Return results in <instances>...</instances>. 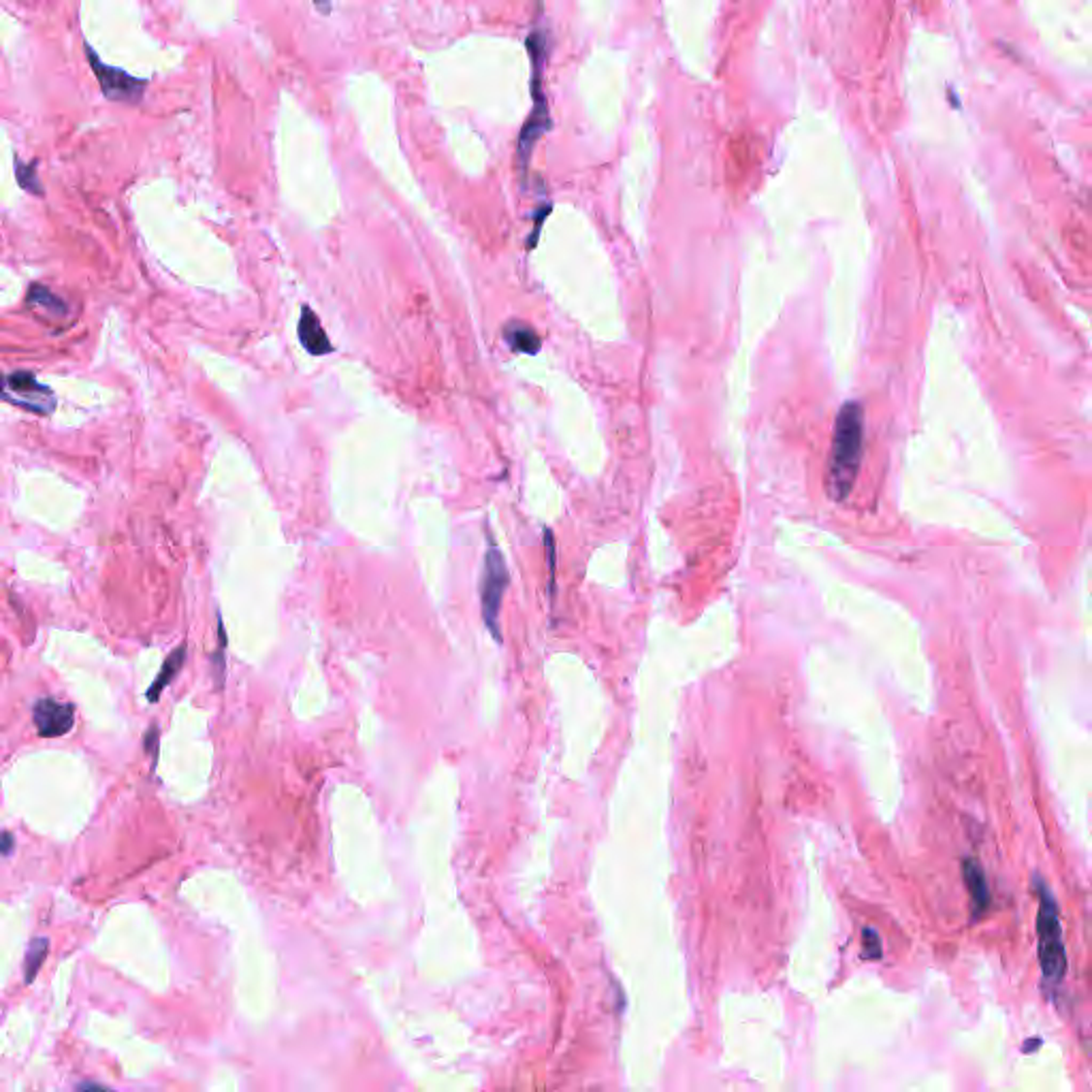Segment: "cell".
Wrapping results in <instances>:
<instances>
[{
  "instance_id": "cell-9",
  "label": "cell",
  "mask_w": 1092,
  "mask_h": 1092,
  "mask_svg": "<svg viewBox=\"0 0 1092 1092\" xmlns=\"http://www.w3.org/2000/svg\"><path fill=\"white\" fill-rule=\"evenodd\" d=\"M503 340L510 346L514 352H523V354H538L540 352V335L535 333L530 324H525L521 320H510L506 327H503Z\"/></svg>"
},
{
  "instance_id": "cell-12",
  "label": "cell",
  "mask_w": 1092,
  "mask_h": 1092,
  "mask_svg": "<svg viewBox=\"0 0 1092 1092\" xmlns=\"http://www.w3.org/2000/svg\"><path fill=\"white\" fill-rule=\"evenodd\" d=\"M964 879H967V886H969V892H971L975 905L984 907L986 902H988V890H986V879H984L982 868L975 863H969L967 866H964Z\"/></svg>"
},
{
  "instance_id": "cell-1",
  "label": "cell",
  "mask_w": 1092,
  "mask_h": 1092,
  "mask_svg": "<svg viewBox=\"0 0 1092 1092\" xmlns=\"http://www.w3.org/2000/svg\"><path fill=\"white\" fill-rule=\"evenodd\" d=\"M864 448V410L858 402H847L838 410L833 442L826 461V493L833 501H843L852 493Z\"/></svg>"
},
{
  "instance_id": "cell-3",
  "label": "cell",
  "mask_w": 1092,
  "mask_h": 1092,
  "mask_svg": "<svg viewBox=\"0 0 1092 1092\" xmlns=\"http://www.w3.org/2000/svg\"><path fill=\"white\" fill-rule=\"evenodd\" d=\"M508 579L510 576L506 568V560H503L496 540L489 535L485 572H482V583H480V602H482V619H485L487 627L496 638H500V606L503 593H506Z\"/></svg>"
},
{
  "instance_id": "cell-13",
  "label": "cell",
  "mask_w": 1092,
  "mask_h": 1092,
  "mask_svg": "<svg viewBox=\"0 0 1092 1092\" xmlns=\"http://www.w3.org/2000/svg\"><path fill=\"white\" fill-rule=\"evenodd\" d=\"M15 173H17V182H19V186L24 188V191L41 195V184H39V177H37V171H35V165L26 167L24 163L17 161L15 163Z\"/></svg>"
},
{
  "instance_id": "cell-5",
  "label": "cell",
  "mask_w": 1092,
  "mask_h": 1092,
  "mask_svg": "<svg viewBox=\"0 0 1092 1092\" xmlns=\"http://www.w3.org/2000/svg\"><path fill=\"white\" fill-rule=\"evenodd\" d=\"M5 402L39 416L54 412L56 397L46 384H41L30 372H14L5 378Z\"/></svg>"
},
{
  "instance_id": "cell-10",
  "label": "cell",
  "mask_w": 1092,
  "mask_h": 1092,
  "mask_svg": "<svg viewBox=\"0 0 1092 1092\" xmlns=\"http://www.w3.org/2000/svg\"><path fill=\"white\" fill-rule=\"evenodd\" d=\"M184 659H186V647L175 649L173 653L165 659V664H163V668H161V672H159V677L154 679L152 687L148 689V700H150V702H159V698H161V694H163V689H165L167 685H169V682L177 677V672L182 670Z\"/></svg>"
},
{
  "instance_id": "cell-11",
  "label": "cell",
  "mask_w": 1092,
  "mask_h": 1092,
  "mask_svg": "<svg viewBox=\"0 0 1092 1092\" xmlns=\"http://www.w3.org/2000/svg\"><path fill=\"white\" fill-rule=\"evenodd\" d=\"M49 950V941L46 937H39L33 943H30V948L26 952V960H24V973H26V984L33 982L37 978V973L41 969V964H44L46 956Z\"/></svg>"
},
{
  "instance_id": "cell-6",
  "label": "cell",
  "mask_w": 1092,
  "mask_h": 1092,
  "mask_svg": "<svg viewBox=\"0 0 1092 1092\" xmlns=\"http://www.w3.org/2000/svg\"><path fill=\"white\" fill-rule=\"evenodd\" d=\"M88 51V58H90V65L94 69V76L101 81V88L105 92V97L111 99V101H126V103H139L143 97V90H145V81L136 79L129 73H124L120 69H113L103 65V62L97 58V54L90 47H86Z\"/></svg>"
},
{
  "instance_id": "cell-16",
  "label": "cell",
  "mask_w": 1092,
  "mask_h": 1092,
  "mask_svg": "<svg viewBox=\"0 0 1092 1092\" xmlns=\"http://www.w3.org/2000/svg\"><path fill=\"white\" fill-rule=\"evenodd\" d=\"M314 5H317L318 12H322V14L331 12V0H314Z\"/></svg>"
},
{
  "instance_id": "cell-14",
  "label": "cell",
  "mask_w": 1092,
  "mask_h": 1092,
  "mask_svg": "<svg viewBox=\"0 0 1092 1092\" xmlns=\"http://www.w3.org/2000/svg\"><path fill=\"white\" fill-rule=\"evenodd\" d=\"M28 301L33 303V306H37V308H39V306H46V308L51 310V312H54V310L65 312V306H62V303L58 301V297L51 295V292H49L47 288H44V287H33V288H30Z\"/></svg>"
},
{
  "instance_id": "cell-15",
  "label": "cell",
  "mask_w": 1092,
  "mask_h": 1092,
  "mask_svg": "<svg viewBox=\"0 0 1092 1092\" xmlns=\"http://www.w3.org/2000/svg\"><path fill=\"white\" fill-rule=\"evenodd\" d=\"M864 934H866V939H864V954L868 956V958H879L881 943H879V939H877V934H873L870 930H864Z\"/></svg>"
},
{
  "instance_id": "cell-4",
  "label": "cell",
  "mask_w": 1092,
  "mask_h": 1092,
  "mask_svg": "<svg viewBox=\"0 0 1092 1092\" xmlns=\"http://www.w3.org/2000/svg\"><path fill=\"white\" fill-rule=\"evenodd\" d=\"M530 49H531V62H533V111L530 115L528 124H525V129L521 133V148L519 154L523 163H528L530 154L533 143L538 141V136L549 129V111H546V101L542 97V69H544V30L540 28H533V33L530 37Z\"/></svg>"
},
{
  "instance_id": "cell-2",
  "label": "cell",
  "mask_w": 1092,
  "mask_h": 1092,
  "mask_svg": "<svg viewBox=\"0 0 1092 1092\" xmlns=\"http://www.w3.org/2000/svg\"><path fill=\"white\" fill-rule=\"evenodd\" d=\"M1039 964H1042L1044 978L1047 982H1060L1067 969V956L1063 945V932H1060V920L1056 900L1047 888H1039Z\"/></svg>"
},
{
  "instance_id": "cell-7",
  "label": "cell",
  "mask_w": 1092,
  "mask_h": 1092,
  "mask_svg": "<svg viewBox=\"0 0 1092 1092\" xmlns=\"http://www.w3.org/2000/svg\"><path fill=\"white\" fill-rule=\"evenodd\" d=\"M33 721L39 737L58 739L71 732L76 717H73L71 705H65L56 698H41L33 709Z\"/></svg>"
},
{
  "instance_id": "cell-17",
  "label": "cell",
  "mask_w": 1092,
  "mask_h": 1092,
  "mask_svg": "<svg viewBox=\"0 0 1092 1092\" xmlns=\"http://www.w3.org/2000/svg\"><path fill=\"white\" fill-rule=\"evenodd\" d=\"M12 847H14V838H12V834H9V833H5V845H3V854H5V856L12 854Z\"/></svg>"
},
{
  "instance_id": "cell-8",
  "label": "cell",
  "mask_w": 1092,
  "mask_h": 1092,
  "mask_svg": "<svg viewBox=\"0 0 1092 1092\" xmlns=\"http://www.w3.org/2000/svg\"><path fill=\"white\" fill-rule=\"evenodd\" d=\"M299 342L303 349H306L310 354L318 356V354H329L333 350V346L327 338V333H324L322 324L318 320L317 314L312 312V308H303L301 310V318H299Z\"/></svg>"
}]
</instances>
